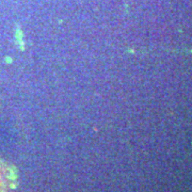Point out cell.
<instances>
[{"label":"cell","instance_id":"6da1fadb","mask_svg":"<svg viewBox=\"0 0 192 192\" xmlns=\"http://www.w3.org/2000/svg\"><path fill=\"white\" fill-rule=\"evenodd\" d=\"M18 184L17 168L10 161L0 158V192H17Z\"/></svg>","mask_w":192,"mask_h":192}]
</instances>
